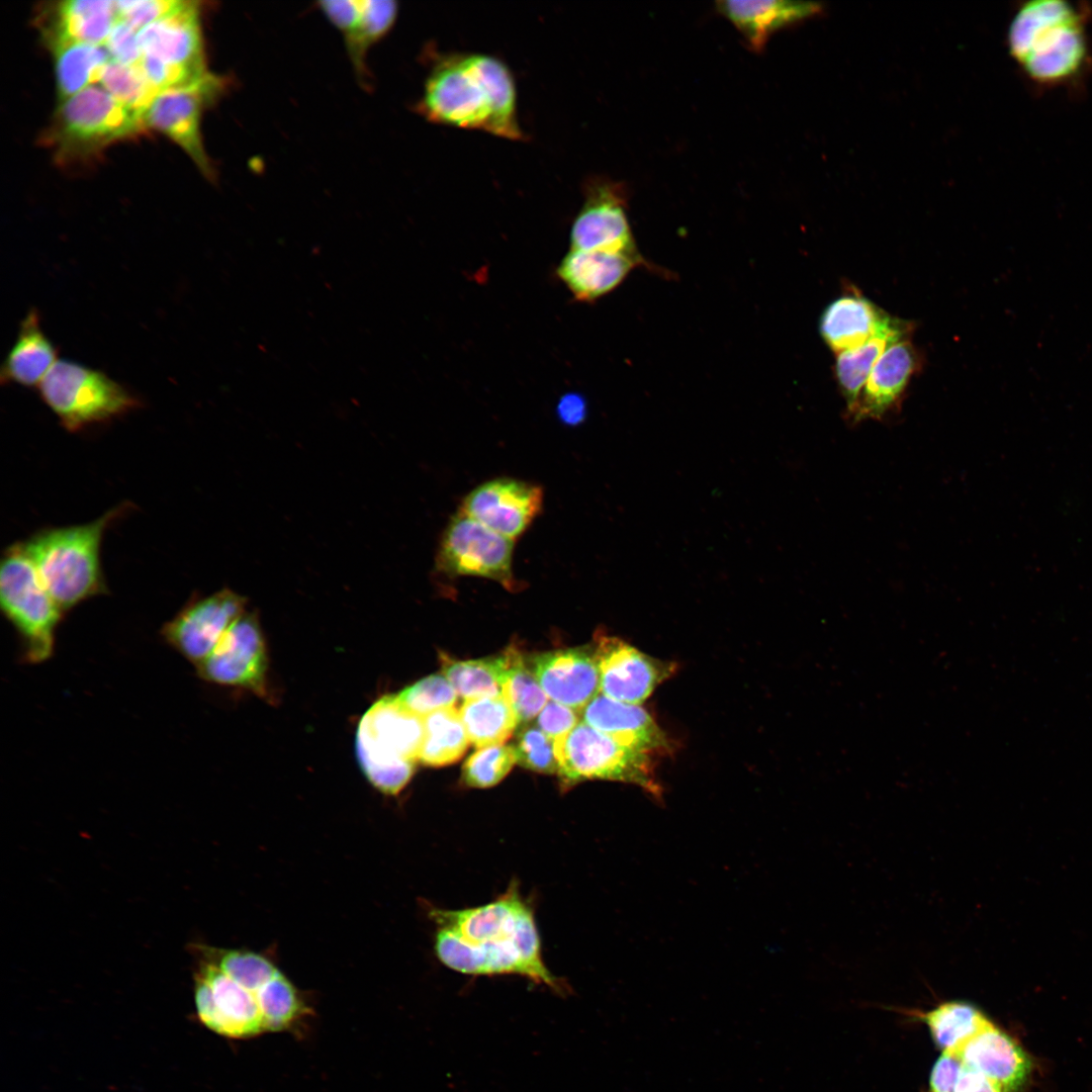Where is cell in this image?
I'll list each match as a JSON object with an SVG mask.
<instances>
[{
  "instance_id": "46",
  "label": "cell",
  "mask_w": 1092,
  "mask_h": 1092,
  "mask_svg": "<svg viewBox=\"0 0 1092 1092\" xmlns=\"http://www.w3.org/2000/svg\"><path fill=\"white\" fill-rule=\"evenodd\" d=\"M556 412L563 424L571 427L578 426L586 418V402L577 393H567L559 399Z\"/></svg>"
},
{
  "instance_id": "7",
  "label": "cell",
  "mask_w": 1092,
  "mask_h": 1092,
  "mask_svg": "<svg viewBox=\"0 0 1092 1092\" xmlns=\"http://www.w3.org/2000/svg\"><path fill=\"white\" fill-rule=\"evenodd\" d=\"M424 720L396 695L377 700L363 715L356 734L359 764L370 784L397 795L411 781L424 740Z\"/></svg>"
},
{
  "instance_id": "13",
  "label": "cell",
  "mask_w": 1092,
  "mask_h": 1092,
  "mask_svg": "<svg viewBox=\"0 0 1092 1092\" xmlns=\"http://www.w3.org/2000/svg\"><path fill=\"white\" fill-rule=\"evenodd\" d=\"M628 192L623 183L593 178L584 202L570 230V250L605 251L641 256L627 215Z\"/></svg>"
},
{
  "instance_id": "31",
  "label": "cell",
  "mask_w": 1092,
  "mask_h": 1092,
  "mask_svg": "<svg viewBox=\"0 0 1092 1092\" xmlns=\"http://www.w3.org/2000/svg\"><path fill=\"white\" fill-rule=\"evenodd\" d=\"M459 713L470 743L478 748L503 744L519 724L512 705L503 694L465 700Z\"/></svg>"
},
{
  "instance_id": "41",
  "label": "cell",
  "mask_w": 1092,
  "mask_h": 1092,
  "mask_svg": "<svg viewBox=\"0 0 1092 1092\" xmlns=\"http://www.w3.org/2000/svg\"><path fill=\"white\" fill-rule=\"evenodd\" d=\"M578 711L549 701L537 716V726L555 743L564 739L579 723Z\"/></svg>"
},
{
  "instance_id": "5",
  "label": "cell",
  "mask_w": 1092,
  "mask_h": 1092,
  "mask_svg": "<svg viewBox=\"0 0 1092 1092\" xmlns=\"http://www.w3.org/2000/svg\"><path fill=\"white\" fill-rule=\"evenodd\" d=\"M125 509L83 525L41 531L22 543L46 588L63 612L104 593L100 546L106 528Z\"/></svg>"
},
{
  "instance_id": "36",
  "label": "cell",
  "mask_w": 1092,
  "mask_h": 1092,
  "mask_svg": "<svg viewBox=\"0 0 1092 1092\" xmlns=\"http://www.w3.org/2000/svg\"><path fill=\"white\" fill-rule=\"evenodd\" d=\"M99 83L116 100L142 116L159 93L139 65L126 66L112 60L105 67Z\"/></svg>"
},
{
  "instance_id": "16",
  "label": "cell",
  "mask_w": 1092,
  "mask_h": 1092,
  "mask_svg": "<svg viewBox=\"0 0 1092 1092\" xmlns=\"http://www.w3.org/2000/svg\"><path fill=\"white\" fill-rule=\"evenodd\" d=\"M602 695L640 705L675 671L672 662L654 658L618 637L598 632L593 646Z\"/></svg>"
},
{
  "instance_id": "6",
  "label": "cell",
  "mask_w": 1092,
  "mask_h": 1092,
  "mask_svg": "<svg viewBox=\"0 0 1092 1092\" xmlns=\"http://www.w3.org/2000/svg\"><path fill=\"white\" fill-rule=\"evenodd\" d=\"M143 116L102 86L91 85L60 101L41 138L58 164L73 166L96 159L108 146L145 131Z\"/></svg>"
},
{
  "instance_id": "35",
  "label": "cell",
  "mask_w": 1092,
  "mask_h": 1092,
  "mask_svg": "<svg viewBox=\"0 0 1092 1092\" xmlns=\"http://www.w3.org/2000/svg\"><path fill=\"white\" fill-rule=\"evenodd\" d=\"M506 670L503 695L512 705L519 723L527 724L537 717L548 702V696L539 685L523 654L514 646L504 651Z\"/></svg>"
},
{
  "instance_id": "37",
  "label": "cell",
  "mask_w": 1092,
  "mask_h": 1092,
  "mask_svg": "<svg viewBox=\"0 0 1092 1092\" xmlns=\"http://www.w3.org/2000/svg\"><path fill=\"white\" fill-rule=\"evenodd\" d=\"M517 763L512 745L495 744L479 748L463 763L461 780L470 788L486 789L500 783Z\"/></svg>"
},
{
  "instance_id": "23",
  "label": "cell",
  "mask_w": 1092,
  "mask_h": 1092,
  "mask_svg": "<svg viewBox=\"0 0 1092 1092\" xmlns=\"http://www.w3.org/2000/svg\"><path fill=\"white\" fill-rule=\"evenodd\" d=\"M638 266L648 267L642 256L570 250L559 263L557 275L575 299L590 302L617 288Z\"/></svg>"
},
{
  "instance_id": "34",
  "label": "cell",
  "mask_w": 1092,
  "mask_h": 1092,
  "mask_svg": "<svg viewBox=\"0 0 1092 1092\" xmlns=\"http://www.w3.org/2000/svg\"><path fill=\"white\" fill-rule=\"evenodd\" d=\"M398 6L392 0H362V10L353 29L344 36L351 63L361 78L366 74L368 51L393 26Z\"/></svg>"
},
{
  "instance_id": "3",
  "label": "cell",
  "mask_w": 1092,
  "mask_h": 1092,
  "mask_svg": "<svg viewBox=\"0 0 1092 1092\" xmlns=\"http://www.w3.org/2000/svg\"><path fill=\"white\" fill-rule=\"evenodd\" d=\"M430 121L523 139L513 75L499 59L477 53L441 58L431 70L418 104Z\"/></svg>"
},
{
  "instance_id": "18",
  "label": "cell",
  "mask_w": 1092,
  "mask_h": 1092,
  "mask_svg": "<svg viewBox=\"0 0 1092 1092\" xmlns=\"http://www.w3.org/2000/svg\"><path fill=\"white\" fill-rule=\"evenodd\" d=\"M528 664L545 694L578 712L599 694L600 673L593 647L550 650Z\"/></svg>"
},
{
  "instance_id": "20",
  "label": "cell",
  "mask_w": 1092,
  "mask_h": 1092,
  "mask_svg": "<svg viewBox=\"0 0 1092 1092\" xmlns=\"http://www.w3.org/2000/svg\"><path fill=\"white\" fill-rule=\"evenodd\" d=\"M585 724L616 742L645 753H664L671 749L666 734L639 705L612 700L598 694L581 711Z\"/></svg>"
},
{
  "instance_id": "19",
  "label": "cell",
  "mask_w": 1092,
  "mask_h": 1092,
  "mask_svg": "<svg viewBox=\"0 0 1092 1092\" xmlns=\"http://www.w3.org/2000/svg\"><path fill=\"white\" fill-rule=\"evenodd\" d=\"M138 40L143 56L168 66L208 73L198 2L186 1L178 10L141 29Z\"/></svg>"
},
{
  "instance_id": "4",
  "label": "cell",
  "mask_w": 1092,
  "mask_h": 1092,
  "mask_svg": "<svg viewBox=\"0 0 1092 1092\" xmlns=\"http://www.w3.org/2000/svg\"><path fill=\"white\" fill-rule=\"evenodd\" d=\"M1011 56L1032 80L1054 84L1074 77L1087 59L1084 15L1062 0H1033L1008 30Z\"/></svg>"
},
{
  "instance_id": "17",
  "label": "cell",
  "mask_w": 1092,
  "mask_h": 1092,
  "mask_svg": "<svg viewBox=\"0 0 1092 1092\" xmlns=\"http://www.w3.org/2000/svg\"><path fill=\"white\" fill-rule=\"evenodd\" d=\"M541 486L511 477L487 480L468 492L459 512L491 531L516 540L540 515Z\"/></svg>"
},
{
  "instance_id": "25",
  "label": "cell",
  "mask_w": 1092,
  "mask_h": 1092,
  "mask_svg": "<svg viewBox=\"0 0 1092 1092\" xmlns=\"http://www.w3.org/2000/svg\"><path fill=\"white\" fill-rule=\"evenodd\" d=\"M717 11L741 33L749 48L761 52L776 31L820 12L814 2L788 0H726Z\"/></svg>"
},
{
  "instance_id": "2",
  "label": "cell",
  "mask_w": 1092,
  "mask_h": 1092,
  "mask_svg": "<svg viewBox=\"0 0 1092 1092\" xmlns=\"http://www.w3.org/2000/svg\"><path fill=\"white\" fill-rule=\"evenodd\" d=\"M195 974L194 1000L202 1024L244 1039L298 1027L310 1014L299 990L265 954L235 948L218 966L203 951Z\"/></svg>"
},
{
  "instance_id": "33",
  "label": "cell",
  "mask_w": 1092,
  "mask_h": 1092,
  "mask_svg": "<svg viewBox=\"0 0 1092 1092\" xmlns=\"http://www.w3.org/2000/svg\"><path fill=\"white\" fill-rule=\"evenodd\" d=\"M442 673L457 695L465 700L503 694L506 670L504 652L497 656L456 660L441 655Z\"/></svg>"
},
{
  "instance_id": "15",
  "label": "cell",
  "mask_w": 1092,
  "mask_h": 1092,
  "mask_svg": "<svg viewBox=\"0 0 1092 1092\" xmlns=\"http://www.w3.org/2000/svg\"><path fill=\"white\" fill-rule=\"evenodd\" d=\"M245 605L246 599L229 588L192 599L164 624L161 635L172 648L197 666L245 613Z\"/></svg>"
},
{
  "instance_id": "24",
  "label": "cell",
  "mask_w": 1092,
  "mask_h": 1092,
  "mask_svg": "<svg viewBox=\"0 0 1092 1092\" xmlns=\"http://www.w3.org/2000/svg\"><path fill=\"white\" fill-rule=\"evenodd\" d=\"M956 1056L966 1066L998 1083L1005 1092L1022 1089L1032 1070L1021 1045L993 1023L972 1037Z\"/></svg>"
},
{
  "instance_id": "1",
  "label": "cell",
  "mask_w": 1092,
  "mask_h": 1092,
  "mask_svg": "<svg viewBox=\"0 0 1092 1092\" xmlns=\"http://www.w3.org/2000/svg\"><path fill=\"white\" fill-rule=\"evenodd\" d=\"M435 951L449 969L474 976L519 975L561 993L564 986L544 964L531 904L518 884L481 906L432 908Z\"/></svg>"
},
{
  "instance_id": "42",
  "label": "cell",
  "mask_w": 1092,
  "mask_h": 1092,
  "mask_svg": "<svg viewBox=\"0 0 1092 1092\" xmlns=\"http://www.w3.org/2000/svg\"><path fill=\"white\" fill-rule=\"evenodd\" d=\"M104 47L111 60L122 65L135 66L143 57L138 31L120 20L115 23Z\"/></svg>"
},
{
  "instance_id": "9",
  "label": "cell",
  "mask_w": 1092,
  "mask_h": 1092,
  "mask_svg": "<svg viewBox=\"0 0 1092 1092\" xmlns=\"http://www.w3.org/2000/svg\"><path fill=\"white\" fill-rule=\"evenodd\" d=\"M65 429L75 432L120 417L140 400L105 373L60 359L38 386Z\"/></svg>"
},
{
  "instance_id": "39",
  "label": "cell",
  "mask_w": 1092,
  "mask_h": 1092,
  "mask_svg": "<svg viewBox=\"0 0 1092 1092\" xmlns=\"http://www.w3.org/2000/svg\"><path fill=\"white\" fill-rule=\"evenodd\" d=\"M512 746L522 767L540 774H558L554 742L538 726L523 724Z\"/></svg>"
},
{
  "instance_id": "8",
  "label": "cell",
  "mask_w": 1092,
  "mask_h": 1092,
  "mask_svg": "<svg viewBox=\"0 0 1092 1092\" xmlns=\"http://www.w3.org/2000/svg\"><path fill=\"white\" fill-rule=\"evenodd\" d=\"M1 609L17 631L26 662L39 663L54 651L63 611L54 601L22 544L6 551L0 568Z\"/></svg>"
},
{
  "instance_id": "40",
  "label": "cell",
  "mask_w": 1092,
  "mask_h": 1092,
  "mask_svg": "<svg viewBox=\"0 0 1092 1092\" xmlns=\"http://www.w3.org/2000/svg\"><path fill=\"white\" fill-rule=\"evenodd\" d=\"M185 2L181 0H129L115 1V4L118 20L139 32L146 26L178 10Z\"/></svg>"
},
{
  "instance_id": "26",
  "label": "cell",
  "mask_w": 1092,
  "mask_h": 1092,
  "mask_svg": "<svg viewBox=\"0 0 1092 1092\" xmlns=\"http://www.w3.org/2000/svg\"><path fill=\"white\" fill-rule=\"evenodd\" d=\"M887 315L864 297L845 295L824 309L819 330L826 345L840 354L869 341Z\"/></svg>"
},
{
  "instance_id": "27",
  "label": "cell",
  "mask_w": 1092,
  "mask_h": 1092,
  "mask_svg": "<svg viewBox=\"0 0 1092 1092\" xmlns=\"http://www.w3.org/2000/svg\"><path fill=\"white\" fill-rule=\"evenodd\" d=\"M57 349L41 329L36 309L21 321L16 340L1 368V381L39 386L57 362Z\"/></svg>"
},
{
  "instance_id": "14",
  "label": "cell",
  "mask_w": 1092,
  "mask_h": 1092,
  "mask_svg": "<svg viewBox=\"0 0 1092 1092\" xmlns=\"http://www.w3.org/2000/svg\"><path fill=\"white\" fill-rule=\"evenodd\" d=\"M268 656L256 615L244 613L226 630L211 653L196 666L209 682L267 695Z\"/></svg>"
},
{
  "instance_id": "29",
  "label": "cell",
  "mask_w": 1092,
  "mask_h": 1092,
  "mask_svg": "<svg viewBox=\"0 0 1092 1092\" xmlns=\"http://www.w3.org/2000/svg\"><path fill=\"white\" fill-rule=\"evenodd\" d=\"M922 1021L942 1053L957 1055L977 1033L992 1022L976 1005L964 1000H947L926 1011L909 1012Z\"/></svg>"
},
{
  "instance_id": "10",
  "label": "cell",
  "mask_w": 1092,
  "mask_h": 1092,
  "mask_svg": "<svg viewBox=\"0 0 1092 1092\" xmlns=\"http://www.w3.org/2000/svg\"><path fill=\"white\" fill-rule=\"evenodd\" d=\"M561 786L567 790L586 780L622 782L660 797L648 754L628 748L579 722L562 740L554 743Z\"/></svg>"
},
{
  "instance_id": "21",
  "label": "cell",
  "mask_w": 1092,
  "mask_h": 1092,
  "mask_svg": "<svg viewBox=\"0 0 1092 1092\" xmlns=\"http://www.w3.org/2000/svg\"><path fill=\"white\" fill-rule=\"evenodd\" d=\"M37 19L48 47L69 41L104 46L118 16L115 1L70 0L48 4Z\"/></svg>"
},
{
  "instance_id": "28",
  "label": "cell",
  "mask_w": 1092,
  "mask_h": 1092,
  "mask_svg": "<svg viewBox=\"0 0 1092 1092\" xmlns=\"http://www.w3.org/2000/svg\"><path fill=\"white\" fill-rule=\"evenodd\" d=\"M908 327L905 322L887 315L863 345L838 354L835 374L847 403V413L854 406L877 361L891 345L906 338Z\"/></svg>"
},
{
  "instance_id": "32",
  "label": "cell",
  "mask_w": 1092,
  "mask_h": 1092,
  "mask_svg": "<svg viewBox=\"0 0 1092 1092\" xmlns=\"http://www.w3.org/2000/svg\"><path fill=\"white\" fill-rule=\"evenodd\" d=\"M423 720L425 732L419 760L433 767L456 762L470 743L460 713L453 707L445 708L424 716Z\"/></svg>"
},
{
  "instance_id": "38",
  "label": "cell",
  "mask_w": 1092,
  "mask_h": 1092,
  "mask_svg": "<svg viewBox=\"0 0 1092 1092\" xmlns=\"http://www.w3.org/2000/svg\"><path fill=\"white\" fill-rule=\"evenodd\" d=\"M457 696L443 673H434L403 689L396 698L407 710L424 717L437 710L453 707Z\"/></svg>"
},
{
  "instance_id": "43",
  "label": "cell",
  "mask_w": 1092,
  "mask_h": 1092,
  "mask_svg": "<svg viewBox=\"0 0 1092 1092\" xmlns=\"http://www.w3.org/2000/svg\"><path fill=\"white\" fill-rule=\"evenodd\" d=\"M318 8L345 36L353 29L359 19L362 0H325L318 2Z\"/></svg>"
},
{
  "instance_id": "12",
  "label": "cell",
  "mask_w": 1092,
  "mask_h": 1092,
  "mask_svg": "<svg viewBox=\"0 0 1092 1092\" xmlns=\"http://www.w3.org/2000/svg\"><path fill=\"white\" fill-rule=\"evenodd\" d=\"M221 80L209 74L191 85L160 91L143 114L146 128L163 132L192 159L202 174L214 178L201 134L203 109L219 93Z\"/></svg>"
},
{
  "instance_id": "22",
  "label": "cell",
  "mask_w": 1092,
  "mask_h": 1092,
  "mask_svg": "<svg viewBox=\"0 0 1092 1092\" xmlns=\"http://www.w3.org/2000/svg\"><path fill=\"white\" fill-rule=\"evenodd\" d=\"M918 364L917 352L908 339L891 345L875 364L854 406L847 413L850 421L884 417L897 404Z\"/></svg>"
},
{
  "instance_id": "44",
  "label": "cell",
  "mask_w": 1092,
  "mask_h": 1092,
  "mask_svg": "<svg viewBox=\"0 0 1092 1092\" xmlns=\"http://www.w3.org/2000/svg\"><path fill=\"white\" fill-rule=\"evenodd\" d=\"M962 1067L958 1056L942 1053L932 1066L928 1092H953Z\"/></svg>"
},
{
  "instance_id": "11",
  "label": "cell",
  "mask_w": 1092,
  "mask_h": 1092,
  "mask_svg": "<svg viewBox=\"0 0 1092 1092\" xmlns=\"http://www.w3.org/2000/svg\"><path fill=\"white\" fill-rule=\"evenodd\" d=\"M515 540L502 536L461 512L447 524L438 546L436 570L450 577L475 576L519 590L513 571Z\"/></svg>"
},
{
  "instance_id": "30",
  "label": "cell",
  "mask_w": 1092,
  "mask_h": 1092,
  "mask_svg": "<svg viewBox=\"0 0 1092 1092\" xmlns=\"http://www.w3.org/2000/svg\"><path fill=\"white\" fill-rule=\"evenodd\" d=\"M49 49L54 56L60 101L99 83L111 61L104 46L69 41L52 44Z\"/></svg>"
},
{
  "instance_id": "45",
  "label": "cell",
  "mask_w": 1092,
  "mask_h": 1092,
  "mask_svg": "<svg viewBox=\"0 0 1092 1092\" xmlns=\"http://www.w3.org/2000/svg\"><path fill=\"white\" fill-rule=\"evenodd\" d=\"M953 1092H1005V1090L983 1073L963 1064Z\"/></svg>"
}]
</instances>
